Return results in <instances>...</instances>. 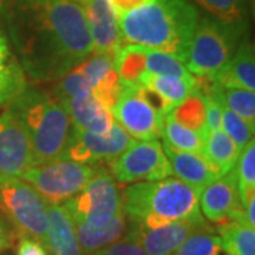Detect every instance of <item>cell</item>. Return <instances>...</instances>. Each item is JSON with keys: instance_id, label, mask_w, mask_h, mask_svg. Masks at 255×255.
Listing matches in <instances>:
<instances>
[{"instance_id": "17", "label": "cell", "mask_w": 255, "mask_h": 255, "mask_svg": "<svg viewBox=\"0 0 255 255\" xmlns=\"http://www.w3.org/2000/svg\"><path fill=\"white\" fill-rule=\"evenodd\" d=\"M162 146L170 162L173 174L177 176L179 180L190 186L191 189L197 193V196L209 183L220 176L217 169L210 163V160L204 155L177 150L163 142H162Z\"/></svg>"}, {"instance_id": "23", "label": "cell", "mask_w": 255, "mask_h": 255, "mask_svg": "<svg viewBox=\"0 0 255 255\" xmlns=\"http://www.w3.org/2000/svg\"><path fill=\"white\" fill-rule=\"evenodd\" d=\"M196 85H197V78L189 81V80L153 75V74L147 73L143 74L140 80V87L156 94L162 100L169 112L173 110L179 102H182L194 90Z\"/></svg>"}, {"instance_id": "39", "label": "cell", "mask_w": 255, "mask_h": 255, "mask_svg": "<svg viewBox=\"0 0 255 255\" xmlns=\"http://www.w3.org/2000/svg\"><path fill=\"white\" fill-rule=\"evenodd\" d=\"M91 255H107V254H105V253L101 250V251H98V253H94V254H91Z\"/></svg>"}, {"instance_id": "3", "label": "cell", "mask_w": 255, "mask_h": 255, "mask_svg": "<svg viewBox=\"0 0 255 255\" xmlns=\"http://www.w3.org/2000/svg\"><path fill=\"white\" fill-rule=\"evenodd\" d=\"M27 132L34 166L63 159L73 133L68 111L51 91L27 88L7 107Z\"/></svg>"}, {"instance_id": "6", "label": "cell", "mask_w": 255, "mask_h": 255, "mask_svg": "<svg viewBox=\"0 0 255 255\" xmlns=\"http://www.w3.org/2000/svg\"><path fill=\"white\" fill-rule=\"evenodd\" d=\"M0 213L21 236L36 238L46 247L47 203L28 183L0 173Z\"/></svg>"}, {"instance_id": "11", "label": "cell", "mask_w": 255, "mask_h": 255, "mask_svg": "<svg viewBox=\"0 0 255 255\" xmlns=\"http://www.w3.org/2000/svg\"><path fill=\"white\" fill-rule=\"evenodd\" d=\"M115 122L137 140H155L160 136L162 118L145 97L142 87H127L121 90L118 101L112 110Z\"/></svg>"}, {"instance_id": "22", "label": "cell", "mask_w": 255, "mask_h": 255, "mask_svg": "<svg viewBox=\"0 0 255 255\" xmlns=\"http://www.w3.org/2000/svg\"><path fill=\"white\" fill-rule=\"evenodd\" d=\"M147 47L139 44H125L119 48L114 60V68L118 75L121 88L139 87L146 73Z\"/></svg>"}, {"instance_id": "14", "label": "cell", "mask_w": 255, "mask_h": 255, "mask_svg": "<svg viewBox=\"0 0 255 255\" xmlns=\"http://www.w3.org/2000/svg\"><path fill=\"white\" fill-rule=\"evenodd\" d=\"M206 227L209 224L204 219L180 220L153 228L128 223L127 236L135 240L147 255H172L190 234Z\"/></svg>"}, {"instance_id": "34", "label": "cell", "mask_w": 255, "mask_h": 255, "mask_svg": "<svg viewBox=\"0 0 255 255\" xmlns=\"http://www.w3.org/2000/svg\"><path fill=\"white\" fill-rule=\"evenodd\" d=\"M91 92V84L78 68H74L67 75H64L51 88V94L60 101L77 98V97H82Z\"/></svg>"}, {"instance_id": "12", "label": "cell", "mask_w": 255, "mask_h": 255, "mask_svg": "<svg viewBox=\"0 0 255 255\" xmlns=\"http://www.w3.org/2000/svg\"><path fill=\"white\" fill-rule=\"evenodd\" d=\"M199 207L203 217L211 223L223 224L227 221H238L248 226L246 211L240 199L236 166L201 190L199 194Z\"/></svg>"}, {"instance_id": "31", "label": "cell", "mask_w": 255, "mask_h": 255, "mask_svg": "<svg viewBox=\"0 0 255 255\" xmlns=\"http://www.w3.org/2000/svg\"><path fill=\"white\" fill-rule=\"evenodd\" d=\"M146 73L163 77H173L180 80H194L196 77L190 74L186 65L174 55L164 53L155 48H147L146 54Z\"/></svg>"}, {"instance_id": "27", "label": "cell", "mask_w": 255, "mask_h": 255, "mask_svg": "<svg viewBox=\"0 0 255 255\" xmlns=\"http://www.w3.org/2000/svg\"><path fill=\"white\" fill-rule=\"evenodd\" d=\"M160 136L163 137V143L172 146L173 149L206 156V153H204V143L206 142L196 132L180 125L170 115V112L163 115V118H162Z\"/></svg>"}, {"instance_id": "13", "label": "cell", "mask_w": 255, "mask_h": 255, "mask_svg": "<svg viewBox=\"0 0 255 255\" xmlns=\"http://www.w3.org/2000/svg\"><path fill=\"white\" fill-rule=\"evenodd\" d=\"M34 166V153L27 132L7 108L0 115V173L21 177Z\"/></svg>"}, {"instance_id": "4", "label": "cell", "mask_w": 255, "mask_h": 255, "mask_svg": "<svg viewBox=\"0 0 255 255\" xmlns=\"http://www.w3.org/2000/svg\"><path fill=\"white\" fill-rule=\"evenodd\" d=\"M121 194L125 217L132 224L153 228L180 220L204 219L197 193L177 177L130 183Z\"/></svg>"}, {"instance_id": "32", "label": "cell", "mask_w": 255, "mask_h": 255, "mask_svg": "<svg viewBox=\"0 0 255 255\" xmlns=\"http://www.w3.org/2000/svg\"><path fill=\"white\" fill-rule=\"evenodd\" d=\"M220 253L221 240L209 226L190 234L172 255H219Z\"/></svg>"}, {"instance_id": "5", "label": "cell", "mask_w": 255, "mask_h": 255, "mask_svg": "<svg viewBox=\"0 0 255 255\" xmlns=\"http://www.w3.org/2000/svg\"><path fill=\"white\" fill-rule=\"evenodd\" d=\"M248 30L220 21L211 16L199 18L191 37L186 68L196 78H207L227 63Z\"/></svg>"}, {"instance_id": "2", "label": "cell", "mask_w": 255, "mask_h": 255, "mask_svg": "<svg viewBox=\"0 0 255 255\" xmlns=\"http://www.w3.org/2000/svg\"><path fill=\"white\" fill-rule=\"evenodd\" d=\"M199 18L190 0H155L121 16L119 28L127 44L160 50L184 64Z\"/></svg>"}, {"instance_id": "37", "label": "cell", "mask_w": 255, "mask_h": 255, "mask_svg": "<svg viewBox=\"0 0 255 255\" xmlns=\"http://www.w3.org/2000/svg\"><path fill=\"white\" fill-rule=\"evenodd\" d=\"M111 3V6L114 7V10L117 11L119 17L127 14L132 10L139 9L142 6H146V4H150L153 3L155 0H108Z\"/></svg>"}, {"instance_id": "24", "label": "cell", "mask_w": 255, "mask_h": 255, "mask_svg": "<svg viewBox=\"0 0 255 255\" xmlns=\"http://www.w3.org/2000/svg\"><path fill=\"white\" fill-rule=\"evenodd\" d=\"M170 115L180 125L196 132L206 142L210 130L207 127V121H206V108H204V102H203L200 87H199V80L194 90L170 111Z\"/></svg>"}, {"instance_id": "8", "label": "cell", "mask_w": 255, "mask_h": 255, "mask_svg": "<svg viewBox=\"0 0 255 255\" xmlns=\"http://www.w3.org/2000/svg\"><path fill=\"white\" fill-rule=\"evenodd\" d=\"M61 206L73 223H87L91 226H104L124 213L118 183L107 166L101 167L77 196Z\"/></svg>"}, {"instance_id": "19", "label": "cell", "mask_w": 255, "mask_h": 255, "mask_svg": "<svg viewBox=\"0 0 255 255\" xmlns=\"http://www.w3.org/2000/svg\"><path fill=\"white\" fill-rule=\"evenodd\" d=\"M46 248L50 255H84L74 224L61 204H47Z\"/></svg>"}, {"instance_id": "36", "label": "cell", "mask_w": 255, "mask_h": 255, "mask_svg": "<svg viewBox=\"0 0 255 255\" xmlns=\"http://www.w3.org/2000/svg\"><path fill=\"white\" fill-rule=\"evenodd\" d=\"M17 255H50L44 244L28 236H21L17 246Z\"/></svg>"}, {"instance_id": "41", "label": "cell", "mask_w": 255, "mask_h": 255, "mask_svg": "<svg viewBox=\"0 0 255 255\" xmlns=\"http://www.w3.org/2000/svg\"><path fill=\"white\" fill-rule=\"evenodd\" d=\"M73 1H78V0H73ZM78 3H80V1H78Z\"/></svg>"}, {"instance_id": "9", "label": "cell", "mask_w": 255, "mask_h": 255, "mask_svg": "<svg viewBox=\"0 0 255 255\" xmlns=\"http://www.w3.org/2000/svg\"><path fill=\"white\" fill-rule=\"evenodd\" d=\"M108 169L119 184L156 182L173 176L170 162L157 139L132 140Z\"/></svg>"}, {"instance_id": "25", "label": "cell", "mask_w": 255, "mask_h": 255, "mask_svg": "<svg viewBox=\"0 0 255 255\" xmlns=\"http://www.w3.org/2000/svg\"><path fill=\"white\" fill-rule=\"evenodd\" d=\"M221 251L227 255H255V230L238 221L217 224Z\"/></svg>"}, {"instance_id": "38", "label": "cell", "mask_w": 255, "mask_h": 255, "mask_svg": "<svg viewBox=\"0 0 255 255\" xmlns=\"http://www.w3.org/2000/svg\"><path fill=\"white\" fill-rule=\"evenodd\" d=\"M13 238L14 233L13 228L10 226V223L4 219L0 213V254L7 251L11 244H13Z\"/></svg>"}, {"instance_id": "20", "label": "cell", "mask_w": 255, "mask_h": 255, "mask_svg": "<svg viewBox=\"0 0 255 255\" xmlns=\"http://www.w3.org/2000/svg\"><path fill=\"white\" fill-rule=\"evenodd\" d=\"M75 236L84 255H91L107 248L127 234L128 220L125 213L108 221L104 226H91L87 223H73Z\"/></svg>"}, {"instance_id": "33", "label": "cell", "mask_w": 255, "mask_h": 255, "mask_svg": "<svg viewBox=\"0 0 255 255\" xmlns=\"http://www.w3.org/2000/svg\"><path fill=\"white\" fill-rule=\"evenodd\" d=\"M220 128L236 143L240 153L254 136V127H251L240 115L234 114L233 111L228 110L227 107H224V105H221V124H220Z\"/></svg>"}, {"instance_id": "40", "label": "cell", "mask_w": 255, "mask_h": 255, "mask_svg": "<svg viewBox=\"0 0 255 255\" xmlns=\"http://www.w3.org/2000/svg\"><path fill=\"white\" fill-rule=\"evenodd\" d=\"M78 1H80V3H84V1H87V0H78Z\"/></svg>"}, {"instance_id": "26", "label": "cell", "mask_w": 255, "mask_h": 255, "mask_svg": "<svg viewBox=\"0 0 255 255\" xmlns=\"http://www.w3.org/2000/svg\"><path fill=\"white\" fill-rule=\"evenodd\" d=\"M204 153L220 176L230 172L238 160V152L236 143L223 130H210L204 143Z\"/></svg>"}, {"instance_id": "30", "label": "cell", "mask_w": 255, "mask_h": 255, "mask_svg": "<svg viewBox=\"0 0 255 255\" xmlns=\"http://www.w3.org/2000/svg\"><path fill=\"white\" fill-rule=\"evenodd\" d=\"M238 191L243 207L255 199V143L251 139L241 150L236 163Z\"/></svg>"}, {"instance_id": "15", "label": "cell", "mask_w": 255, "mask_h": 255, "mask_svg": "<svg viewBox=\"0 0 255 255\" xmlns=\"http://www.w3.org/2000/svg\"><path fill=\"white\" fill-rule=\"evenodd\" d=\"M91 37L92 53L117 55L125 46L119 28V16L108 0H87L81 3Z\"/></svg>"}, {"instance_id": "35", "label": "cell", "mask_w": 255, "mask_h": 255, "mask_svg": "<svg viewBox=\"0 0 255 255\" xmlns=\"http://www.w3.org/2000/svg\"><path fill=\"white\" fill-rule=\"evenodd\" d=\"M102 251L107 255H147L145 250L135 240L129 238L128 236L104 248Z\"/></svg>"}, {"instance_id": "28", "label": "cell", "mask_w": 255, "mask_h": 255, "mask_svg": "<svg viewBox=\"0 0 255 255\" xmlns=\"http://www.w3.org/2000/svg\"><path fill=\"white\" fill-rule=\"evenodd\" d=\"M211 17L248 30L250 0H194Z\"/></svg>"}, {"instance_id": "16", "label": "cell", "mask_w": 255, "mask_h": 255, "mask_svg": "<svg viewBox=\"0 0 255 255\" xmlns=\"http://www.w3.org/2000/svg\"><path fill=\"white\" fill-rule=\"evenodd\" d=\"M211 84L224 88H243L255 90V53L254 46L248 36H244L238 43L234 54L217 73L207 77Z\"/></svg>"}, {"instance_id": "10", "label": "cell", "mask_w": 255, "mask_h": 255, "mask_svg": "<svg viewBox=\"0 0 255 255\" xmlns=\"http://www.w3.org/2000/svg\"><path fill=\"white\" fill-rule=\"evenodd\" d=\"M130 142L132 137L117 122L105 133L73 129L63 159L91 166L110 167V164L127 149Z\"/></svg>"}, {"instance_id": "7", "label": "cell", "mask_w": 255, "mask_h": 255, "mask_svg": "<svg viewBox=\"0 0 255 255\" xmlns=\"http://www.w3.org/2000/svg\"><path fill=\"white\" fill-rule=\"evenodd\" d=\"M101 167L104 166H91L70 159H60L50 163L31 166L20 179L28 183L47 204H63L77 196L98 173Z\"/></svg>"}, {"instance_id": "29", "label": "cell", "mask_w": 255, "mask_h": 255, "mask_svg": "<svg viewBox=\"0 0 255 255\" xmlns=\"http://www.w3.org/2000/svg\"><path fill=\"white\" fill-rule=\"evenodd\" d=\"M210 84L213 95L220 101L221 105L227 107L234 114L240 115L251 127L255 128V94L243 88H224L216 84Z\"/></svg>"}, {"instance_id": "21", "label": "cell", "mask_w": 255, "mask_h": 255, "mask_svg": "<svg viewBox=\"0 0 255 255\" xmlns=\"http://www.w3.org/2000/svg\"><path fill=\"white\" fill-rule=\"evenodd\" d=\"M27 88V80L16 54L11 51L9 40L0 27V110Z\"/></svg>"}, {"instance_id": "1", "label": "cell", "mask_w": 255, "mask_h": 255, "mask_svg": "<svg viewBox=\"0 0 255 255\" xmlns=\"http://www.w3.org/2000/svg\"><path fill=\"white\" fill-rule=\"evenodd\" d=\"M0 18L31 81H58L92 53L84 7L78 1L0 0Z\"/></svg>"}, {"instance_id": "18", "label": "cell", "mask_w": 255, "mask_h": 255, "mask_svg": "<svg viewBox=\"0 0 255 255\" xmlns=\"http://www.w3.org/2000/svg\"><path fill=\"white\" fill-rule=\"evenodd\" d=\"M61 102L68 111L73 129L75 130L105 133L115 124L112 111L105 108L92 94L70 98Z\"/></svg>"}]
</instances>
